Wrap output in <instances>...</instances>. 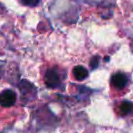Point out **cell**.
Returning a JSON list of instances; mask_svg holds the SVG:
<instances>
[{"label":"cell","instance_id":"6da1fadb","mask_svg":"<svg viewBox=\"0 0 133 133\" xmlns=\"http://www.w3.org/2000/svg\"><path fill=\"white\" fill-rule=\"evenodd\" d=\"M44 81L47 88H50V89L59 88L62 84L63 79H62L61 72L58 70L57 67H53V68L48 69L44 74Z\"/></svg>","mask_w":133,"mask_h":133},{"label":"cell","instance_id":"7a4b0ae2","mask_svg":"<svg viewBox=\"0 0 133 133\" xmlns=\"http://www.w3.org/2000/svg\"><path fill=\"white\" fill-rule=\"evenodd\" d=\"M19 91L21 92V95L23 98H25L27 101H31L36 97L37 89L32 82H30L27 80H21L19 82Z\"/></svg>","mask_w":133,"mask_h":133},{"label":"cell","instance_id":"3957f363","mask_svg":"<svg viewBox=\"0 0 133 133\" xmlns=\"http://www.w3.org/2000/svg\"><path fill=\"white\" fill-rule=\"evenodd\" d=\"M16 93L13 90L6 89L0 92V105L4 108H9L16 104Z\"/></svg>","mask_w":133,"mask_h":133},{"label":"cell","instance_id":"277c9868","mask_svg":"<svg viewBox=\"0 0 133 133\" xmlns=\"http://www.w3.org/2000/svg\"><path fill=\"white\" fill-rule=\"evenodd\" d=\"M110 82L115 89L121 90L128 83V77L123 72H116L110 78Z\"/></svg>","mask_w":133,"mask_h":133},{"label":"cell","instance_id":"5b68a950","mask_svg":"<svg viewBox=\"0 0 133 133\" xmlns=\"http://www.w3.org/2000/svg\"><path fill=\"white\" fill-rule=\"evenodd\" d=\"M72 74L77 81H83L88 77L89 72L85 67L82 66V65H77L72 69Z\"/></svg>","mask_w":133,"mask_h":133},{"label":"cell","instance_id":"8992f818","mask_svg":"<svg viewBox=\"0 0 133 133\" xmlns=\"http://www.w3.org/2000/svg\"><path fill=\"white\" fill-rule=\"evenodd\" d=\"M119 113L122 116H126L130 114L133 111V104L130 102H123L119 105Z\"/></svg>","mask_w":133,"mask_h":133},{"label":"cell","instance_id":"52a82bcc","mask_svg":"<svg viewBox=\"0 0 133 133\" xmlns=\"http://www.w3.org/2000/svg\"><path fill=\"white\" fill-rule=\"evenodd\" d=\"M20 1L24 5L26 6H36L40 3V0H20Z\"/></svg>","mask_w":133,"mask_h":133},{"label":"cell","instance_id":"ba28073f","mask_svg":"<svg viewBox=\"0 0 133 133\" xmlns=\"http://www.w3.org/2000/svg\"><path fill=\"white\" fill-rule=\"evenodd\" d=\"M99 62H100V57H99V56H94V57L91 58V63H90V64H91V69L97 68L98 65H99Z\"/></svg>","mask_w":133,"mask_h":133}]
</instances>
